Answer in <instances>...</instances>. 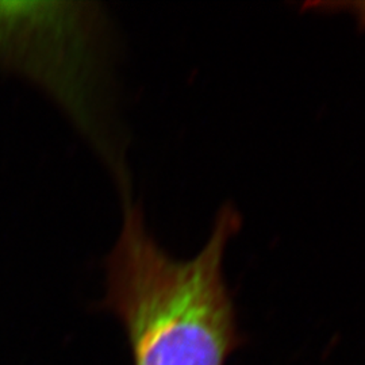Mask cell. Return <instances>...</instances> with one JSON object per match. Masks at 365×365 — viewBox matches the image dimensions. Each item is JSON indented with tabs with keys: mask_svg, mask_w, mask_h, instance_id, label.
Wrapping results in <instances>:
<instances>
[{
	"mask_svg": "<svg viewBox=\"0 0 365 365\" xmlns=\"http://www.w3.org/2000/svg\"><path fill=\"white\" fill-rule=\"evenodd\" d=\"M241 226L223 207L205 247L190 260L161 248L130 200L106 259L103 307L125 330L133 365H226L242 346L223 257Z\"/></svg>",
	"mask_w": 365,
	"mask_h": 365,
	"instance_id": "1",
	"label": "cell"
}]
</instances>
